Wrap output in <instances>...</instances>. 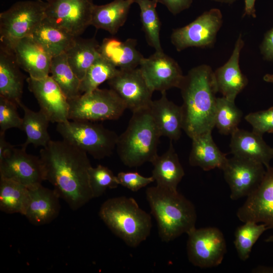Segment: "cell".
<instances>
[{
	"label": "cell",
	"instance_id": "6da1fadb",
	"mask_svg": "<svg viewBox=\"0 0 273 273\" xmlns=\"http://www.w3.org/2000/svg\"><path fill=\"white\" fill-rule=\"evenodd\" d=\"M87 154L64 140H51L39 152L44 180L73 210L93 198L88 176L92 165Z\"/></svg>",
	"mask_w": 273,
	"mask_h": 273
},
{
	"label": "cell",
	"instance_id": "7a4b0ae2",
	"mask_svg": "<svg viewBox=\"0 0 273 273\" xmlns=\"http://www.w3.org/2000/svg\"><path fill=\"white\" fill-rule=\"evenodd\" d=\"M179 88L183 100V130L191 139L212 132L218 90L211 67L202 64L192 68Z\"/></svg>",
	"mask_w": 273,
	"mask_h": 273
},
{
	"label": "cell",
	"instance_id": "3957f363",
	"mask_svg": "<svg viewBox=\"0 0 273 273\" xmlns=\"http://www.w3.org/2000/svg\"><path fill=\"white\" fill-rule=\"evenodd\" d=\"M146 195L163 242L173 241L196 228L195 207L177 190L156 185L147 188Z\"/></svg>",
	"mask_w": 273,
	"mask_h": 273
},
{
	"label": "cell",
	"instance_id": "277c9868",
	"mask_svg": "<svg viewBox=\"0 0 273 273\" xmlns=\"http://www.w3.org/2000/svg\"><path fill=\"white\" fill-rule=\"evenodd\" d=\"M125 131L118 135L117 151L122 162L129 167L152 163L158 155L157 147L161 136L150 107L132 112Z\"/></svg>",
	"mask_w": 273,
	"mask_h": 273
},
{
	"label": "cell",
	"instance_id": "5b68a950",
	"mask_svg": "<svg viewBox=\"0 0 273 273\" xmlns=\"http://www.w3.org/2000/svg\"><path fill=\"white\" fill-rule=\"evenodd\" d=\"M99 215L111 231L129 247H138L150 235L151 216L133 198H110L102 204Z\"/></svg>",
	"mask_w": 273,
	"mask_h": 273
},
{
	"label": "cell",
	"instance_id": "8992f818",
	"mask_svg": "<svg viewBox=\"0 0 273 273\" xmlns=\"http://www.w3.org/2000/svg\"><path fill=\"white\" fill-rule=\"evenodd\" d=\"M56 129L63 140L95 159L110 156L116 147L117 133L96 122L68 120L58 123Z\"/></svg>",
	"mask_w": 273,
	"mask_h": 273
},
{
	"label": "cell",
	"instance_id": "52a82bcc",
	"mask_svg": "<svg viewBox=\"0 0 273 273\" xmlns=\"http://www.w3.org/2000/svg\"><path fill=\"white\" fill-rule=\"evenodd\" d=\"M46 6L42 1H20L1 13V46L12 50L19 40L30 36L46 18Z\"/></svg>",
	"mask_w": 273,
	"mask_h": 273
},
{
	"label": "cell",
	"instance_id": "ba28073f",
	"mask_svg": "<svg viewBox=\"0 0 273 273\" xmlns=\"http://www.w3.org/2000/svg\"><path fill=\"white\" fill-rule=\"evenodd\" d=\"M69 120L97 122L118 119L126 106L112 89L97 88L68 100Z\"/></svg>",
	"mask_w": 273,
	"mask_h": 273
},
{
	"label": "cell",
	"instance_id": "9c48e42d",
	"mask_svg": "<svg viewBox=\"0 0 273 273\" xmlns=\"http://www.w3.org/2000/svg\"><path fill=\"white\" fill-rule=\"evenodd\" d=\"M222 22L220 10L211 9L189 24L173 29L171 42L178 52L191 47L210 48L214 46Z\"/></svg>",
	"mask_w": 273,
	"mask_h": 273
},
{
	"label": "cell",
	"instance_id": "30bf717a",
	"mask_svg": "<svg viewBox=\"0 0 273 273\" xmlns=\"http://www.w3.org/2000/svg\"><path fill=\"white\" fill-rule=\"evenodd\" d=\"M187 235V255L193 265L206 268L218 266L222 263L226 252V244L219 229L195 228Z\"/></svg>",
	"mask_w": 273,
	"mask_h": 273
},
{
	"label": "cell",
	"instance_id": "8fae6325",
	"mask_svg": "<svg viewBox=\"0 0 273 273\" xmlns=\"http://www.w3.org/2000/svg\"><path fill=\"white\" fill-rule=\"evenodd\" d=\"M46 18L74 37L90 25L93 0H48Z\"/></svg>",
	"mask_w": 273,
	"mask_h": 273
},
{
	"label": "cell",
	"instance_id": "7c38bea8",
	"mask_svg": "<svg viewBox=\"0 0 273 273\" xmlns=\"http://www.w3.org/2000/svg\"><path fill=\"white\" fill-rule=\"evenodd\" d=\"M264 167L259 162L236 156L228 158L222 170L231 190V199L237 200L252 193L264 177Z\"/></svg>",
	"mask_w": 273,
	"mask_h": 273
},
{
	"label": "cell",
	"instance_id": "4fadbf2b",
	"mask_svg": "<svg viewBox=\"0 0 273 273\" xmlns=\"http://www.w3.org/2000/svg\"><path fill=\"white\" fill-rule=\"evenodd\" d=\"M108 83L132 112L150 107L154 91L147 82L140 68L121 70Z\"/></svg>",
	"mask_w": 273,
	"mask_h": 273
},
{
	"label": "cell",
	"instance_id": "5bb4252c",
	"mask_svg": "<svg viewBox=\"0 0 273 273\" xmlns=\"http://www.w3.org/2000/svg\"><path fill=\"white\" fill-rule=\"evenodd\" d=\"M139 68L154 92L179 88L185 76L177 62L164 52H155L148 58L144 57Z\"/></svg>",
	"mask_w": 273,
	"mask_h": 273
},
{
	"label": "cell",
	"instance_id": "9a60e30c",
	"mask_svg": "<svg viewBox=\"0 0 273 273\" xmlns=\"http://www.w3.org/2000/svg\"><path fill=\"white\" fill-rule=\"evenodd\" d=\"M26 149L14 148L0 160V177L15 180L29 188L41 184L44 178L40 157L27 153Z\"/></svg>",
	"mask_w": 273,
	"mask_h": 273
},
{
	"label": "cell",
	"instance_id": "2e32d148",
	"mask_svg": "<svg viewBox=\"0 0 273 273\" xmlns=\"http://www.w3.org/2000/svg\"><path fill=\"white\" fill-rule=\"evenodd\" d=\"M266 168L261 184L247 197L236 214L243 222H262L268 229H273V166Z\"/></svg>",
	"mask_w": 273,
	"mask_h": 273
},
{
	"label": "cell",
	"instance_id": "e0dca14e",
	"mask_svg": "<svg viewBox=\"0 0 273 273\" xmlns=\"http://www.w3.org/2000/svg\"><path fill=\"white\" fill-rule=\"evenodd\" d=\"M29 90L36 99L40 110L51 122L69 120V103L60 87L49 75L41 79L29 77L26 79Z\"/></svg>",
	"mask_w": 273,
	"mask_h": 273
},
{
	"label": "cell",
	"instance_id": "ac0fdd59",
	"mask_svg": "<svg viewBox=\"0 0 273 273\" xmlns=\"http://www.w3.org/2000/svg\"><path fill=\"white\" fill-rule=\"evenodd\" d=\"M244 41L241 34L239 35L231 57L222 66L214 71L218 92L226 99L235 101L237 95L247 86L248 80L242 72L239 60Z\"/></svg>",
	"mask_w": 273,
	"mask_h": 273
},
{
	"label": "cell",
	"instance_id": "d6986e66",
	"mask_svg": "<svg viewBox=\"0 0 273 273\" xmlns=\"http://www.w3.org/2000/svg\"><path fill=\"white\" fill-rule=\"evenodd\" d=\"M12 50L20 67L29 77L41 79L50 75L52 57L32 37L19 40Z\"/></svg>",
	"mask_w": 273,
	"mask_h": 273
},
{
	"label": "cell",
	"instance_id": "ffe728a7",
	"mask_svg": "<svg viewBox=\"0 0 273 273\" xmlns=\"http://www.w3.org/2000/svg\"><path fill=\"white\" fill-rule=\"evenodd\" d=\"M29 197L24 216L35 225L49 223L59 215L60 197L54 190L41 184L29 188Z\"/></svg>",
	"mask_w": 273,
	"mask_h": 273
},
{
	"label": "cell",
	"instance_id": "44dd1931",
	"mask_svg": "<svg viewBox=\"0 0 273 273\" xmlns=\"http://www.w3.org/2000/svg\"><path fill=\"white\" fill-rule=\"evenodd\" d=\"M262 135L238 128L231 134V153L234 156L259 162L268 167L273 158V148L265 142Z\"/></svg>",
	"mask_w": 273,
	"mask_h": 273
},
{
	"label": "cell",
	"instance_id": "7402d4cb",
	"mask_svg": "<svg viewBox=\"0 0 273 273\" xmlns=\"http://www.w3.org/2000/svg\"><path fill=\"white\" fill-rule=\"evenodd\" d=\"M150 110L161 136L170 141L178 140L183 130V113L181 106L169 100L166 92L161 93V97L153 101Z\"/></svg>",
	"mask_w": 273,
	"mask_h": 273
},
{
	"label": "cell",
	"instance_id": "603a6c76",
	"mask_svg": "<svg viewBox=\"0 0 273 273\" xmlns=\"http://www.w3.org/2000/svg\"><path fill=\"white\" fill-rule=\"evenodd\" d=\"M136 45L134 38H127L123 41L115 37L105 38L100 44V53L119 69H134L140 66L144 58Z\"/></svg>",
	"mask_w": 273,
	"mask_h": 273
},
{
	"label": "cell",
	"instance_id": "cb8c5ba5",
	"mask_svg": "<svg viewBox=\"0 0 273 273\" xmlns=\"http://www.w3.org/2000/svg\"><path fill=\"white\" fill-rule=\"evenodd\" d=\"M12 50L0 47V96L18 105L21 102L24 77Z\"/></svg>",
	"mask_w": 273,
	"mask_h": 273
},
{
	"label": "cell",
	"instance_id": "d4e9b609",
	"mask_svg": "<svg viewBox=\"0 0 273 273\" xmlns=\"http://www.w3.org/2000/svg\"><path fill=\"white\" fill-rule=\"evenodd\" d=\"M211 132L204 133L192 139L189 164L192 166L199 167L204 171L216 168L222 170L228 159L214 143Z\"/></svg>",
	"mask_w": 273,
	"mask_h": 273
},
{
	"label": "cell",
	"instance_id": "484cf974",
	"mask_svg": "<svg viewBox=\"0 0 273 273\" xmlns=\"http://www.w3.org/2000/svg\"><path fill=\"white\" fill-rule=\"evenodd\" d=\"M134 0H114L103 5H95L90 25L104 29L112 34L117 32L125 23Z\"/></svg>",
	"mask_w": 273,
	"mask_h": 273
},
{
	"label": "cell",
	"instance_id": "4316f807",
	"mask_svg": "<svg viewBox=\"0 0 273 273\" xmlns=\"http://www.w3.org/2000/svg\"><path fill=\"white\" fill-rule=\"evenodd\" d=\"M151 163L153 165L152 176L156 185L177 190L185 171L171 141L167 150L158 155Z\"/></svg>",
	"mask_w": 273,
	"mask_h": 273
},
{
	"label": "cell",
	"instance_id": "83f0119b",
	"mask_svg": "<svg viewBox=\"0 0 273 273\" xmlns=\"http://www.w3.org/2000/svg\"><path fill=\"white\" fill-rule=\"evenodd\" d=\"M68 62L81 80L88 69L101 56L100 44L95 38L76 37L65 52Z\"/></svg>",
	"mask_w": 273,
	"mask_h": 273
},
{
	"label": "cell",
	"instance_id": "f1b7e54d",
	"mask_svg": "<svg viewBox=\"0 0 273 273\" xmlns=\"http://www.w3.org/2000/svg\"><path fill=\"white\" fill-rule=\"evenodd\" d=\"M52 57L65 53L73 42L74 37L57 27L46 18L31 35Z\"/></svg>",
	"mask_w": 273,
	"mask_h": 273
},
{
	"label": "cell",
	"instance_id": "f546056e",
	"mask_svg": "<svg viewBox=\"0 0 273 273\" xmlns=\"http://www.w3.org/2000/svg\"><path fill=\"white\" fill-rule=\"evenodd\" d=\"M24 111L22 130L26 135V140L21 147L26 149L28 145L32 144L35 147H46L51 141L48 128L49 120L40 110L34 111L22 102L18 104Z\"/></svg>",
	"mask_w": 273,
	"mask_h": 273
},
{
	"label": "cell",
	"instance_id": "4dcf8cb0",
	"mask_svg": "<svg viewBox=\"0 0 273 273\" xmlns=\"http://www.w3.org/2000/svg\"><path fill=\"white\" fill-rule=\"evenodd\" d=\"M29 197V188L15 180L0 177V210L8 214L24 215Z\"/></svg>",
	"mask_w": 273,
	"mask_h": 273
},
{
	"label": "cell",
	"instance_id": "1f68e13d",
	"mask_svg": "<svg viewBox=\"0 0 273 273\" xmlns=\"http://www.w3.org/2000/svg\"><path fill=\"white\" fill-rule=\"evenodd\" d=\"M50 74L68 100L82 94L80 90L81 80L70 67L65 53L52 58Z\"/></svg>",
	"mask_w": 273,
	"mask_h": 273
},
{
	"label": "cell",
	"instance_id": "d6a6232c",
	"mask_svg": "<svg viewBox=\"0 0 273 273\" xmlns=\"http://www.w3.org/2000/svg\"><path fill=\"white\" fill-rule=\"evenodd\" d=\"M140 9V18L142 28L148 44L156 52H163L161 47L160 32L161 22L158 17L155 0H134Z\"/></svg>",
	"mask_w": 273,
	"mask_h": 273
},
{
	"label": "cell",
	"instance_id": "836d02e7",
	"mask_svg": "<svg viewBox=\"0 0 273 273\" xmlns=\"http://www.w3.org/2000/svg\"><path fill=\"white\" fill-rule=\"evenodd\" d=\"M119 70L101 55L88 69L81 80V93H89L99 88L100 84L116 75Z\"/></svg>",
	"mask_w": 273,
	"mask_h": 273
},
{
	"label": "cell",
	"instance_id": "e575fe53",
	"mask_svg": "<svg viewBox=\"0 0 273 273\" xmlns=\"http://www.w3.org/2000/svg\"><path fill=\"white\" fill-rule=\"evenodd\" d=\"M243 112L235 101L222 97L217 98L215 114V126L223 134H232L238 127Z\"/></svg>",
	"mask_w": 273,
	"mask_h": 273
},
{
	"label": "cell",
	"instance_id": "d590c367",
	"mask_svg": "<svg viewBox=\"0 0 273 273\" xmlns=\"http://www.w3.org/2000/svg\"><path fill=\"white\" fill-rule=\"evenodd\" d=\"M268 229L264 223L258 224L250 221L237 228L235 233L234 245L241 260L246 261L249 257L253 245Z\"/></svg>",
	"mask_w": 273,
	"mask_h": 273
},
{
	"label": "cell",
	"instance_id": "8d00e7d4",
	"mask_svg": "<svg viewBox=\"0 0 273 273\" xmlns=\"http://www.w3.org/2000/svg\"><path fill=\"white\" fill-rule=\"evenodd\" d=\"M88 176L93 198L102 196L107 189H115L119 185L117 176L109 168L102 165L92 166Z\"/></svg>",
	"mask_w": 273,
	"mask_h": 273
},
{
	"label": "cell",
	"instance_id": "74e56055",
	"mask_svg": "<svg viewBox=\"0 0 273 273\" xmlns=\"http://www.w3.org/2000/svg\"><path fill=\"white\" fill-rule=\"evenodd\" d=\"M18 106L14 101L0 96V132L5 133L13 128L22 129L23 118L17 112Z\"/></svg>",
	"mask_w": 273,
	"mask_h": 273
},
{
	"label": "cell",
	"instance_id": "f35d334b",
	"mask_svg": "<svg viewBox=\"0 0 273 273\" xmlns=\"http://www.w3.org/2000/svg\"><path fill=\"white\" fill-rule=\"evenodd\" d=\"M252 126V131L263 135L273 132V107L265 110L251 112L245 117Z\"/></svg>",
	"mask_w": 273,
	"mask_h": 273
},
{
	"label": "cell",
	"instance_id": "ab89813d",
	"mask_svg": "<svg viewBox=\"0 0 273 273\" xmlns=\"http://www.w3.org/2000/svg\"><path fill=\"white\" fill-rule=\"evenodd\" d=\"M119 184L132 192H137L154 182L153 177H146L137 172H120L116 175Z\"/></svg>",
	"mask_w": 273,
	"mask_h": 273
},
{
	"label": "cell",
	"instance_id": "60d3db41",
	"mask_svg": "<svg viewBox=\"0 0 273 273\" xmlns=\"http://www.w3.org/2000/svg\"><path fill=\"white\" fill-rule=\"evenodd\" d=\"M260 51L264 60L273 61V26L264 34Z\"/></svg>",
	"mask_w": 273,
	"mask_h": 273
},
{
	"label": "cell",
	"instance_id": "b9f144b4",
	"mask_svg": "<svg viewBox=\"0 0 273 273\" xmlns=\"http://www.w3.org/2000/svg\"><path fill=\"white\" fill-rule=\"evenodd\" d=\"M164 5L173 15H177L188 9L193 0H155Z\"/></svg>",
	"mask_w": 273,
	"mask_h": 273
},
{
	"label": "cell",
	"instance_id": "7bdbcfd3",
	"mask_svg": "<svg viewBox=\"0 0 273 273\" xmlns=\"http://www.w3.org/2000/svg\"><path fill=\"white\" fill-rule=\"evenodd\" d=\"M15 148L5 139V133L0 132V160L8 156Z\"/></svg>",
	"mask_w": 273,
	"mask_h": 273
},
{
	"label": "cell",
	"instance_id": "ee69618b",
	"mask_svg": "<svg viewBox=\"0 0 273 273\" xmlns=\"http://www.w3.org/2000/svg\"><path fill=\"white\" fill-rule=\"evenodd\" d=\"M256 0H244V12L243 17L245 16H251L256 18V10L255 8Z\"/></svg>",
	"mask_w": 273,
	"mask_h": 273
},
{
	"label": "cell",
	"instance_id": "f6af8a7d",
	"mask_svg": "<svg viewBox=\"0 0 273 273\" xmlns=\"http://www.w3.org/2000/svg\"><path fill=\"white\" fill-rule=\"evenodd\" d=\"M252 272H273V267L258 266L252 270Z\"/></svg>",
	"mask_w": 273,
	"mask_h": 273
},
{
	"label": "cell",
	"instance_id": "bcb514c9",
	"mask_svg": "<svg viewBox=\"0 0 273 273\" xmlns=\"http://www.w3.org/2000/svg\"><path fill=\"white\" fill-rule=\"evenodd\" d=\"M264 81L273 83V74H266L263 77Z\"/></svg>",
	"mask_w": 273,
	"mask_h": 273
},
{
	"label": "cell",
	"instance_id": "7dc6e473",
	"mask_svg": "<svg viewBox=\"0 0 273 273\" xmlns=\"http://www.w3.org/2000/svg\"><path fill=\"white\" fill-rule=\"evenodd\" d=\"M216 2H219L221 3L232 4L235 2L237 0H211Z\"/></svg>",
	"mask_w": 273,
	"mask_h": 273
},
{
	"label": "cell",
	"instance_id": "c3c4849f",
	"mask_svg": "<svg viewBox=\"0 0 273 273\" xmlns=\"http://www.w3.org/2000/svg\"><path fill=\"white\" fill-rule=\"evenodd\" d=\"M264 241L268 243H273V235L268 237Z\"/></svg>",
	"mask_w": 273,
	"mask_h": 273
},
{
	"label": "cell",
	"instance_id": "681fc988",
	"mask_svg": "<svg viewBox=\"0 0 273 273\" xmlns=\"http://www.w3.org/2000/svg\"><path fill=\"white\" fill-rule=\"evenodd\" d=\"M38 1H44V2H47L48 0H38Z\"/></svg>",
	"mask_w": 273,
	"mask_h": 273
}]
</instances>
